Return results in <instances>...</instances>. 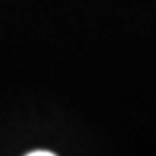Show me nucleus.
<instances>
[{"mask_svg": "<svg viewBox=\"0 0 156 156\" xmlns=\"http://www.w3.org/2000/svg\"><path fill=\"white\" fill-rule=\"evenodd\" d=\"M28 156H54L52 151H31L28 153Z\"/></svg>", "mask_w": 156, "mask_h": 156, "instance_id": "1", "label": "nucleus"}]
</instances>
